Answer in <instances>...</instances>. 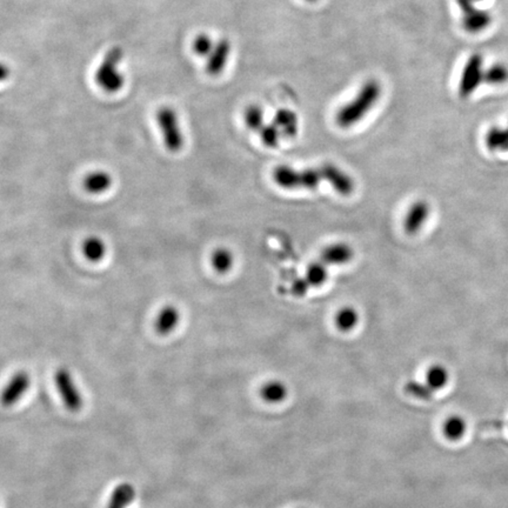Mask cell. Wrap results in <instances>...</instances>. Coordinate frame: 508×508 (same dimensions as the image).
Segmentation results:
<instances>
[{"label":"cell","instance_id":"cell-17","mask_svg":"<svg viewBox=\"0 0 508 508\" xmlns=\"http://www.w3.org/2000/svg\"><path fill=\"white\" fill-rule=\"evenodd\" d=\"M449 380V374L447 369L442 365H433L429 367L426 373V384L436 392L444 389Z\"/></svg>","mask_w":508,"mask_h":508},{"label":"cell","instance_id":"cell-8","mask_svg":"<svg viewBox=\"0 0 508 508\" xmlns=\"http://www.w3.org/2000/svg\"><path fill=\"white\" fill-rule=\"evenodd\" d=\"M429 205L425 200H418L409 207L404 222L406 233L416 235L424 227L429 217Z\"/></svg>","mask_w":508,"mask_h":508},{"label":"cell","instance_id":"cell-12","mask_svg":"<svg viewBox=\"0 0 508 508\" xmlns=\"http://www.w3.org/2000/svg\"><path fill=\"white\" fill-rule=\"evenodd\" d=\"M180 322V312L175 306L167 305L163 307L155 318V329L160 335H167L175 330Z\"/></svg>","mask_w":508,"mask_h":508},{"label":"cell","instance_id":"cell-24","mask_svg":"<svg viewBox=\"0 0 508 508\" xmlns=\"http://www.w3.org/2000/svg\"><path fill=\"white\" fill-rule=\"evenodd\" d=\"M306 280L310 286H320L327 279V270L324 262H313L306 271Z\"/></svg>","mask_w":508,"mask_h":508},{"label":"cell","instance_id":"cell-26","mask_svg":"<svg viewBox=\"0 0 508 508\" xmlns=\"http://www.w3.org/2000/svg\"><path fill=\"white\" fill-rule=\"evenodd\" d=\"M309 289H310V284L306 279H297L291 286V293L295 297H302L307 293Z\"/></svg>","mask_w":508,"mask_h":508},{"label":"cell","instance_id":"cell-22","mask_svg":"<svg viewBox=\"0 0 508 508\" xmlns=\"http://www.w3.org/2000/svg\"><path fill=\"white\" fill-rule=\"evenodd\" d=\"M215 41L212 39V37L207 33H199L198 36H195V39L192 41V50L195 55L202 58H207L210 56L211 52L215 48Z\"/></svg>","mask_w":508,"mask_h":508},{"label":"cell","instance_id":"cell-11","mask_svg":"<svg viewBox=\"0 0 508 508\" xmlns=\"http://www.w3.org/2000/svg\"><path fill=\"white\" fill-rule=\"evenodd\" d=\"M353 255L352 247L344 242H339L330 245L322 251V262L325 265H345L352 260Z\"/></svg>","mask_w":508,"mask_h":508},{"label":"cell","instance_id":"cell-25","mask_svg":"<svg viewBox=\"0 0 508 508\" xmlns=\"http://www.w3.org/2000/svg\"><path fill=\"white\" fill-rule=\"evenodd\" d=\"M405 392L411 397L417 398L420 400H429L434 393V391L427 384H422L416 380H409V382H406Z\"/></svg>","mask_w":508,"mask_h":508},{"label":"cell","instance_id":"cell-13","mask_svg":"<svg viewBox=\"0 0 508 508\" xmlns=\"http://www.w3.org/2000/svg\"><path fill=\"white\" fill-rule=\"evenodd\" d=\"M112 183L113 180L108 172L97 171L92 172L84 178L83 186L88 193L100 195L106 192L112 186Z\"/></svg>","mask_w":508,"mask_h":508},{"label":"cell","instance_id":"cell-20","mask_svg":"<svg viewBox=\"0 0 508 508\" xmlns=\"http://www.w3.org/2000/svg\"><path fill=\"white\" fill-rule=\"evenodd\" d=\"M244 121L251 131H260L265 125V115L262 106L248 105L244 111Z\"/></svg>","mask_w":508,"mask_h":508},{"label":"cell","instance_id":"cell-4","mask_svg":"<svg viewBox=\"0 0 508 508\" xmlns=\"http://www.w3.org/2000/svg\"><path fill=\"white\" fill-rule=\"evenodd\" d=\"M157 123L163 133L164 144L167 150L173 153L180 151L185 139L175 110L171 108H160L157 113Z\"/></svg>","mask_w":508,"mask_h":508},{"label":"cell","instance_id":"cell-10","mask_svg":"<svg viewBox=\"0 0 508 508\" xmlns=\"http://www.w3.org/2000/svg\"><path fill=\"white\" fill-rule=\"evenodd\" d=\"M273 123L278 127L282 137L294 138L298 135L299 119L297 113L290 108H279L274 115Z\"/></svg>","mask_w":508,"mask_h":508},{"label":"cell","instance_id":"cell-27","mask_svg":"<svg viewBox=\"0 0 508 508\" xmlns=\"http://www.w3.org/2000/svg\"><path fill=\"white\" fill-rule=\"evenodd\" d=\"M10 68L5 63H0V81H4L10 77Z\"/></svg>","mask_w":508,"mask_h":508},{"label":"cell","instance_id":"cell-6","mask_svg":"<svg viewBox=\"0 0 508 508\" xmlns=\"http://www.w3.org/2000/svg\"><path fill=\"white\" fill-rule=\"evenodd\" d=\"M31 385V377L24 371H20L8 381L0 394V402L5 407H11L19 401Z\"/></svg>","mask_w":508,"mask_h":508},{"label":"cell","instance_id":"cell-18","mask_svg":"<svg viewBox=\"0 0 508 508\" xmlns=\"http://www.w3.org/2000/svg\"><path fill=\"white\" fill-rule=\"evenodd\" d=\"M334 322H335L338 330L342 332H349L358 325L359 314L353 307H342V310L338 311V313L335 314Z\"/></svg>","mask_w":508,"mask_h":508},{"label":"cell","instance_id":"cell-7","mask_svg":"<svg viewBox=\"0 0 508 508\" xmlns=\"http://www.w3.org/2000/svg\"><path fill=\"white\" fill-rule=\"evenodd\" d=\"M232 45L228 39H220L215 41V48L211 52L210 56L206 58V73L211 77H217L222 75L227 68L230 61Z\"/></svg>","mask_w":508,"mask_h":508},{"label":"cell","instance_id":"cell-5","mask_svg":"<svg viewBox=\"0 0 508 508\" xmlns=\"http://www.w3.org/2000/svg\"><path fill=\"white\" fill-rule=\"evenodd\" d=\"M55 384L65 407L71 412H78L83 407V397L72 378L71 372L68 369H57Z\"/></svg>","mask_w":508,"mask_h":508},{"label":"cell","instance_id":"cell-3","mask_svg":"<svg viewBox=\"0 0 508 508\" xmlns=\"http://www.w3.org/2000/svg\"><path fill=\"white\" fill-rule=\"evenodd\" d=\"M123 59V51L113 48L104 57L99 68L95 72V81L104 91L115 93L124 86V76L118 71V63Z\"/></svg>","mask_w":508,"mask_h":508},{"label":"cell","instance_id":"cell-21","mask_svg":"<svg viewBox=\"0 0 508 508\" xmlns=\"http://www.w3.org/2000/svg\"><path fill=\"white\" fill-rule=\"evenodd\" d=\"M233 255L227 248L215 250L211 257V264L218 273H227L233 266Z\"/></svg>","mask_w":508,"mask_h":508},{"label":"cell","instance_id":"cell-28","mask_svg":"<svg viewBox=\"0 0 508 508\" xmlns=\"http://www.w3.org/2000/svg\"><path fill=\"white\" fill-rule=\"evenodd\" d=\"M304 1H306V3H310V4H314V3H317L319 0H304Z\"/></svg>","mask_w":508,"mask_h":508},{"label":"cell","instance_id":"cell-16","mask_svg":"<svg viewBox=\"0 0 508 508\" xmlns=\"http://www.w3.org/2000/svg\"><path fill=\"white\" fill-rule=\"evenodd\" d=\"M83 253L90 262H100L106 254V245L98 237H90L84 242Z\"/></svg>","mask_w":508,"mask_h":508},{"label":"cell","instance_id":"cell-19","mask_svg":"<svg viewBox=\"0 0 508 508\" xmlns=\"http://www.w3.org/2000/svg\"><path fill=\"white\" fill-rule=\"evenodd\" d=\"M466 429H467V425H466L464 418L459 417V416H453V417H449L447 420L444 421L442 431H444V437L447 439L457 441L464 437Z\"/></svg>","mask_w":508,"mask_h":508},{"label":"cell","instance_id":"cell-15","mask_svg":"<svg viewBox=\"0 0 508 508\" xmlns=\"http://www.w3.org/2000/svg\"><path fill=\"white\" fill-rule=\"evenodd\" d=\"M135 489L131 484L119 485L115 487L110 496L106 508H126L132 501L135 500Z\"/></svg>","mask_w":508,"mask_h":508},{"label":"cell","instance_id":"cell-2","mask_svg":"<svg viewBox=\"0 0 508 508\" xmlns=\"http://www.w3.org/2000/svg\"><path fill=\"white\" fill-rule=\"evenodd\" d=\"M273 180L278 186L286 190H313L322 182H327V178L324 166L295 170L293 167L282 165L274 170Z\"/></svg>","mask_w":508,"mask_h":508},{"label":"cell","instance_id":"cell-14","mask_svg":"<svg viewBox=\"0 0 508 508\" xmlns=\"http://www.w3.org/2000/svg\"><path fill=\"white\" fill-rule=\"evenodd\" d=\"M287 394L289 389L284 382L279 380L268 381L260 389V397L267 404H279L285 400Z\"/></svg>","mask_w":508,"mask_h":508},{"label":"cell","instance_id":"cell-23","mask_svg":"<svg viewBox=\"0 0 508 508\" xmlns=\"http://www.w3.org/2000/svg\"><path fill=\"white\" fill-rule=\"evenodd\" d=\"M259 135H260V139L262 143L266 147L270 148H274L277 147L280 143V138L282 135L279 131L278 127L275 126V124L272 121L271 124H265L262 127V130L259 131Z\"/></svg>","mask_w":508,"mask_h":508},{"label":"cell","instance_id":"cell-1","mask_svg":"<svg viewBox=\"0 0 508 508\" xmlns=\"http://www.w3.org/2000/svg\"><path fill=\"white\" fill-rule=\"evenodd\" d=\"M382 86L377 79L366 80L352 99L344 104L335 113V124L340 128H351L360 123L379 103Z\"/></svg>","mask_w":508,"mask_h":508},{"label":"cell","instance_id":"cell-9","mask_svg":"<svg viewBox=\"0 0 508 508\" xmlns=\"http://www.w3.org/2000/svg\"><path fill=\"white\" fill-rule=\"evenodd\" d=\"M325 168L327 183L337 190L339 195H349L354 190V182L351 175L342 171V168L335 166L333 164L322 165Z\"/></svg>","mask_w":508,"mask_h":508}]
</instances>
